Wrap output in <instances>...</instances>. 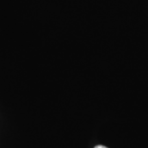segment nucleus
<instances>
[{
  "mask_svg": "<svg viewBox=\"0 0 148 148\" xmlns=\"http://www.w3.org/2000/svg\"><path fill=\"white\" fill-rule=\"evenodd\" d=\"M95 148H108L106 147H105V146H103V145H97L95 147Z\"/></svg>",
  "mask_w": 148,
  "mask_h": 148,
  "instance_id": "f257e3e1",
  "label": "nucleus"
}]
</instances>
